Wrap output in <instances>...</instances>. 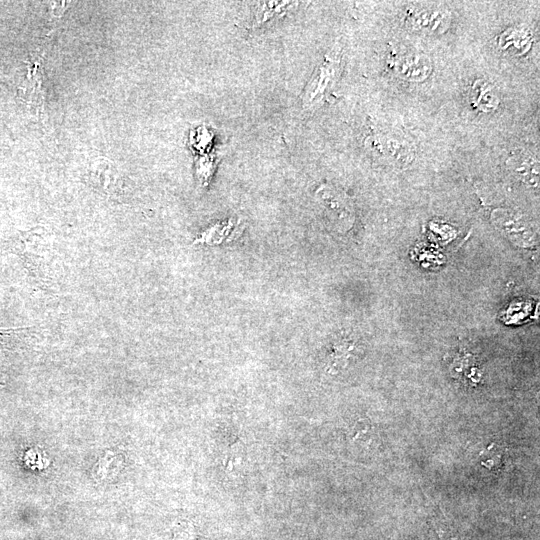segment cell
<instances>
[{
  "label": "cell",
  "mask_w": 540,
  "mask_h": 540,
  "mask_svg": "<svg viewBox=\"0 0 540 540\" xmlns=\"http://www.w3.org/2000/svg\"><path fill=\"white\" fill-rule=\"evenodd\" d=\"M494 226L512 243L531 248L538 244V236L531 223L521 214L509 209L499 208L492 212Z\"/></svg>",
  "instance_id": "2"
},
{
  "label": "cell",
  "mask_w": 540,
  "mask_h": 540,
  "mask_svg": "<svg viewBox=\"0 0 540 540\" xmlns=\"http://www.w3.org/2000/svg\"><path fill=\"white\" fill-rule=\"evenodd\" d=\"M406 25L415 31L442 33L450 23V14L441 7L411 6L405 13Z\"/></svg>",
  "instance_id": "3"
},
{
  "label": "cell",
  "mask_w": 540,
  "mask_h": 540,
  "mask_svg": "<svg viewBox=\"0 0 540 540\" xmlns=\"http://www.w3.org/2000/svg\"><path fill=\"white\" fill-rule=\"evenodd\" d=\"M296 1H258L253 5L252 28L263 27L286 16L298 6Z\"/></svg>",
  "instance_id": "7"
},
{
  "label": "cell",
  "mask_w": 540,
  "mask_h": 540,
  "mask_svg": "<svg viewBox=\"0 0 540 540\" xmlns=\"http://www.w3.org/2000/svg\"><path fill=\"white\" fill-rule=\"evenodd\" d=\"M339 71V61L326 56L303 89L300 97L303 109H313L324 101L326 95L336 83Z\"/></svg>",
  "instance_id": "1"
},
{
  "label": "cell",
  "mask_w": 540,
  "mask_h": 540,
  "mask_svg": "<svg viewBox=\"0 0 540 540\" xmlns=\"http://www.w3.org/2000/svg\"><path fill=\"white\" fill-rule=\"evenodd\" d=\"M531 34L524 28H513L503 33L500 38V46L503 50L512 48V51L523 53L529 48Z\"/></svg>",
  "instance_id": "10"
},
{
  "label": "cell",
  "mask_w": 540,
  "mask_h": 540,
  "mask_svg": "<svg viewBox=\"0 0 540 540\" xmlns=\"http://www.w3.org/2000/svg\"><path fill=\"white\" fill-rule=\"evenodd\" d=\"M507 166L512 175L532 188L539 186L538 158L527 151H519L507 160Z\"/></svg>",
  "instance_id": "5"
},
{
  "label": "cell",
  "mask_w": 540,
  "mask_h": 540,
  "mask_svg": "<svg viewBox=\"0 0 540 540\" xmlns=\"http://www.w3.org/2000/svg\"><path fill=\"white\" fill-rule=\"evenodd\" d=\"M399 75L409 81L425 80L431 72V63L427 56L417 53L404 55L396 64Z\"/></svg>",
  "instance_id": "9"
},
{
  "label": "cell",
  "mask_w": 540,
  "mask_h": 540,
  "mask_svg": "<svg viewBox=\"0 0 540 540\" xmlns=\"http://www.w3.org/2000/svg\"><path fill=\"white\" fill-rule=\"evenodd\" d=\"M370 149L376 154L396 163H408L413 158V151L407 143L393 137L373 136L368 138Z\"/></svg>",
  "instance_id": "8"
},
{
  "label": "cell",
  "mask_w": 540,
  "mask_h": 540,
  "mask_svg": "<svg viewBox=\"0 0 540 540\" xmlns=\"http://www.w3.org/2000/svg\"><path fill=\"white\" fill-rule=\"evenodd\" d=\"M215 157H205L197 163V176L201 186H207L216 167Z\"/></svg>",
  "instance_id": "12"
},
{
  "label": "cell",
  "mask_w": 540,
  "mask_h": 540,
  "mask_svg": "<svg viewBox=\"0 0 540 540\" xmlns=\"http://www.w3.org/2000/svg\"><path fill=\"white\" fill-rule=\"evenodd\" d=\"M474 89L476 91L475 103L477 104L479 109L483 111H489L490 109H495V107H497V96L492 91V88L489 84H476Z\"/></svg>",
  "instance_id": "11"
},
{
  "label": "cell",
  "mask_w": 540,
  "mask_h": 540,
  "mask_svg": "<svg viewBox=\"0 0 540 540\" xmlns=\"http://www.w3.org/2000/svg\"><path fill=\"white\" fill-rule=\"evenodd\" d=\"M243 231L242 220L239 218H229L212 224L206 228L194 243H204L208 245H219L231 242Z\"/></svg>",
  "instance_id": "6"
},
{
  "label": "cell",
  "mask_w": 540,
  "mask_h": 540,
  "mask_svg": "<svg viewBox=\"0 0 540 540\" xmlns=\"http://www.w3.org/2000/svg\"><path fill=\"white\" fill-rule=\"evenodd\" d=\"M316 199L333 220L341 228H349L353 223V208L347 198L339 190L322 185L316 190Z\"/></svg>",
  "instance_id": "4"
}]
</instances>
